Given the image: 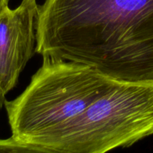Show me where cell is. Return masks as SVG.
Instances as JSON below:
<instances>
[{
    "instance_id": "obj_4",
    "label": "cell",
    "mask_w": 153,
    "mask_h": 153,
    "mask_svg": "<svg viewBox=\"0 0 153 153\" xmlns=\"http://www.w3.org/2000/svg\"><path fill=\"white\" fill-rule=\"evenodd\" d=\"M37 1H23L0 14V90L6 96L17 85L27 63L36 53Z\"/></svg>"
},
{
    "instance_id": "obj_3",
    "label": "cell",
    "mask_w": 153,
    "mask_h": 153,
    "mask_svg": "<svg viewBox=\"0 0 153 153\" xmlns=\"http://www.w3.org/2000/svg\"><path fill=\"white\" fill-rule=\"evenodd\" d=\"M153 135V81H122L42 140L48 153H104Z\"/></svg>"
},
{
    "instance_id": "obj_7",
    "label": "cell",
    "mask_w": 153,
    "mask_h": 153,
    "mask_svg": "<svg viewBox=\"0 0 153 153\" xmlns=\"http://www.w3.org/2000/svg\"><path fill=\"white\" fill-rule=\"evenodd\" d=\"M24 1H37V0H22Z\"/></svg>"
},
{
    "instance_id": "obj_2",
    "label": "cell",
    "mask_w": 153,
    "mask_h": 153,
    "mask_svg": "<svg viewBox=\"0 0 153 153\" xmlns=\"http://www.w3.org/2000/svg\"><path fill=\"white\" fill-rule=\"evenodd\" d=\"M121 82L87 64L43 57L42 66L25 91L4 102L11 136L40 148L51 133Z\"/></svg>"
},
{
    "instance_id": "obj_5",
    "label": "cell",
    "mask_w": 153,
    "mask_h": 153,
    "mask_svg": "<svg viewBox=\"0 0 153 153\" xmlns=\"http://www.w3.org/2000/svg\"><path fill=\"white\" fill-rule=\"evenodd\" d=\"M0 152L47 153L41 148L19 141L13 136L7 139H0Z\"/></svg>"
},
{
    "instance_id": "obj_6",
    "label": "cell",
    "mask_w": 153,
    "mask_h": 153,
    "mask_svg": "<svg viewBox=\"0 0 153 153\" xmlns=\"http://www.w3.org/2000/svg\"><path fill=\"white\" fill-rule=\"evenodd\" d=\"M9 1L10 0H0V14L7 8V7H9ZM5 95L1 92V91L0 90V110L2 108L3 106H4V102H5Z\"/></svg>"
},
{
    "instance_id": "obj_1",
    "label": "cell",
    "mask_w": 153,
    "mask_h": 153,
    "mask_svg": "<svg viewBox=\"0 0 153 153\" xmlns=\"http://www.w3.org/2000/svg\"><path fill=\"white\" fill-rule=\"evenodd\" d=\"M36 53L120 81H153V0H45Z\"/></svg>"
}]
</instances>
